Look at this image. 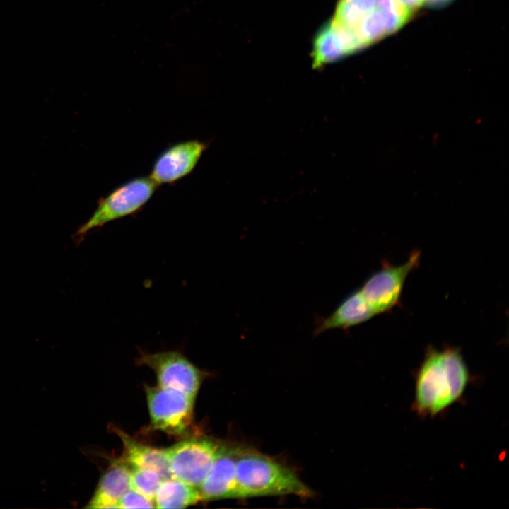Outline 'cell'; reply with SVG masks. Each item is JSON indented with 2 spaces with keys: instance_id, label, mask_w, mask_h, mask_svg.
Wrapping results in <instances>:
<instances>
[{
  "instance_id": "obj_13",
  "label": "cell",
  "mask_w": 509,
  "mask_h": 509,
  "mask_svg": "<svg viewBox=\"0 0 509 509\" xmlns=\"http://www.w3.org/2000/svg\"><path fill=\"white\" fill-rule=\"evenodd\" d=\"M114 431L120 438L124 446L123 460L136 468H146L157 472L163 478H171L168 462L164 449L154 448L143 445L119 428H114Z\"/></svg>"
},
{
  "instance_id": "obj_8",
  "label": "cell",
  "mask_w": 509,
  "mask_h": 509,
  "mask_svg": "<svg viewBox=\"0 0 509 509\" xmlns=\"http://www.w3.org/2000/svg\"><path fill=\"white\" fill-rule=\"evenodd\" d=\"M153 429L173 435L187 431L192 422L194 401L175 390L145 385Z\"/></svg>"
},
{
  "instance_id": "obj_4",
  "label": "cell",
  "mask_w": 509,
  "mask_h": 509,
  "mask_svg": "<svg viewBox=\"0 0 509 509\" xmlns=\"http://www.w3.org/2000/svg\"><path fill=\"white\" fill-rule=\"evenodd\" d=\"M157 187L150 176H145L135 177L116 187L98 201L92 216L74 233V240L80 243L90 231L137 213L150 200Z\"/></svg>"
},
{
  "instance_id": "obj_14",
  "label": "cell",
  "mask_w": 509,
  "mask_h": 509,
  "mask_svg": "<svg viewBox=\"0 0 509 509\" xmlns=\"http://www.w3.org/2000/svg\"><path fill=\"white\" fill-rule=\"evenodd\" d=\"M199 501L201 498L197 488L169 478L159 484L154 503L158 508H184Z\"/></svg>"
},
{
  "instance_id": "obj_12",
  "label": "cell",
  "mask_w": 509,
  "mask_h": 509,
  "mask_svg": "<svg viewBox=\"0 0 509 509\" xmlns=\"http://www.w3.org/2000/svg\"><path fill=\"white\" fill-rule=\"evenodd\" d=\"M130 471L124 460L114 462L102 476L86 508H117L119 501L130 489Z\"/></svg>"
},
{
  "instance_id": "obj_16",
  "label": "cell",
  "mask_w": 509,
  "mask_h": 509,
  "mask_svg": "<svg viewBox=\"0 0 509 509\" xmlns=\"http://www.w3.org/2000/svg\"><path fill=\"white\" fill-rule=\"evenodd\" d=\"M154 502L136 491L129 489L120 498L117 508H152Z\"/></svg>"
},
{
  "instance_id": "obj_6",
  "label": "cell",
  "mask_w": 509,
  "mask_h": 509,
  "mask_svg": "<svg viewBox=\"0 0 509 509\" xmlns=\"http://www.w3.org/2000/svg\"><path fill=\"white\" fill-rule=\"evenodd\" d=\"M136 363L155 372L159 387L175 390L194 401L204 373L180 351L141 353Z\"/></svg>"
},
{
  "instance_id": "obj_18",
  "label": "cell",
  "mask_w": 509,
  "mask_h": 509,
  "mask_svg": "<svg viewBox=\"0 0 509 509\" xmlns=\"http://www.w3.org/2000/svg\"><path fill=\"white\" fill-rule=\"evenodd\" d=\"M452 0H425V4H428L429 6L441 7L447 5Z\"/></svg>"
},
{
  "instance_id": "obj_1",
  "label": "cell",
  "mask_w": 509,
  "mask_h": 509,
  "mask_svg": "<svg viewBox=\"0 0 509 509\" xmlns=\"http://www.w3.org/2000/svg\"><path fill=\"white\" fill-rule=\"evenodd\" d=\"M415 379L413 409L420 416L433 417L460 400L470 374L457 348L428 346Z\"/></svg>"
},
{
  "instance_id": "obj_10",
  "label": "cell",
  "mask_w": 509,
  "mask_h": 509,
  "mask_svg": "<svg viewBox=\"0 0 509 509\" xmlns=\"http://www.w3.org/2000/svg\"><path fill=\"white\" fill-rule=\"evenodd\" d=\"M240 447L221 445L205 479L197 488L201 500L235 498L236 461Z\"/></svg>"
},
{
  "instance_id": "obj_17",
  "label": "cell",
  "mask_w": 509,
  "mask_h": 509,
  "mask_svg": "<svg viewBox=\"0 0 509 509\" xmlns=\"http://www.w3.org/2000/svg\"><path fill=\"white\" fill-rule=\"evenodd\" d=\"M402 4L410 9L412 12L416 11L418 8L425 4V0H399Z\"/></svg>"
},
{
  "instance_id": "obj_5",
  "label": "cell",
  "mask_w": 509,
  "mask_h": 509,
  "mask_svg": "<svg viewBox=\"0 0 509 509\" xmlns=\"http://www.w3.org/2000/svg\"><path fill=\"white\" fill-rule=\"evenodd\" d=\"M221 445L209 438H191L164 449L171 478L198 488L209 474Z\"/></svg>"
},
{
  "instance_id": "obj_9",
  "label": "cell",
  "mask_w": 509,
  "mask_h": 509,
  "mask_svg": "<svg viewBox=\"0 0 509 509\" xmlns=\"http://www.w3.org/2000/svg\"><path fill=\"white\" fill-rule=\"evenodd\" d=\"M208 146L199 140L174 144L158 156L150 177L158 185L175 182L194 170Z\"/></svg>"
},
{
  "instance_id": "obj_2",
  "label": "cell",
  "mask_w": 509,
  "mask_h": 509,
  "mask_svg": "<svg viewBox=\"0 0 509 509\" xmlns=\"http://www.w3.org/2000/svg\"><path fill=\"white\" fill-rule=\"evenodd\" d=\"M413 13L399 0H340L327 27L356 52L396 32Z\"/></svg>"
},
{
  "instance_id": "obj_3",
  "label": "cell",
  "mask_w": 509,
  "mask_h": 509,
  "mask_svg": "<svg viewBox=\"0 0 509 509\" xmlns=\"http://www.w3.org/2000/svg\"><path fill=\"white\" fill-rule=\"evenodd\" d=\"M312 493L286 466L262 453L240 447L236 461L235 498L286 495L310 498Z\"/></svg>"
},
{
  "instance_id": "obj_7",
  "label": "cell",
  "mask_w": 509,
  "mask_h": 509,
  "mask_svg": "<svg viewBox=\"0 0 509 509\" xmlns=\"http://www.w3.org/2000/svg\"><path fill=\"white\" fill-rule=\"evenodd\" d=\"M420 257V252L414 250L402 264L385 262L359 288L375 315L390 311L399 303L406 280L419 266Z\"/></svg>"
},
{
  "instance_id": "obj_15",
  "label": "cell",
  "mask_w": 509,
  "mask_h": 509,
  "mask_svg": "<svg viewBox=\"0 0 509 509\" xmlns=\"http://www.w3.org/2000/svg\"><path fill=\"white\" fill-rule=\"evenodd\" d=\"M162 480L161 476L152 469L132 467L130 471V488L153 502Z\"/></svg>"
},
{
  "instance_id": "obj_11",
  "label": "cell",
  "mask_w": 509,
  "mask_h": 509,
  "mask_svg": "<svg viewBox=\"0 0 509 509\" xmlns=\"http://www.w3.org/2000/svg\"><path fill=\"white\" fill-rule=\"evenodd\" d=\"M375 316L360 288L347 295L326 317H320L315 327V336L334 329H346L364 323Z\"/></svg>"
}]
</instances>
